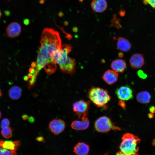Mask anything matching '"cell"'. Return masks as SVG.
Here are the masks:
<instances>
[{
  "mask_svg": "<svg viewBox=\"0 0 155 155\" xmlns=\"http://www.w3.org/2000/svg\"><path fill=\"white\" fill-rule=\"evenodd\" d=\"M40 42L36 62L32 64L28 75L30 79L28 84L29 88L34 84L37 76L42 69L43 68L49 75L55 72L57 68L53 57L56 52L61 48L59 33L51 28H45L41 35Z\"/></svg>",
  "mask_w": 155,
  "mask_h": 155,
  "instance_id": "1",
  "label": "cell"
},
{
  "mask_svg": "<svg viewBox=\"0 0 155 155\" xmlns=\"http://www.w3.org/2000/svg\"><path fill=\"white\" fill-rule=\"evenodd\" d=\"M72 49V47L70 45H62L61 48L56 52L53 57L54 61L59 65L61 71L71 75L75 73L76 66L75 61L68 56Z\"/></svg>",
  "mask_w": 155,
  "mask_h": 155,
  "instance_id": "2",
  "label": "cell"
},
{
  "mask_svg": "<svg viewBox=\"0 0 155 155\" xmlns=\"http://www.w3.org/2000/svg\"><path fill=\"white\" fill-rule=\"evenodd\" d=\"M122 142L119 146L120 151L117 154L131 155L138 154L139 148L137 144L141 140L133 134L126 133L122 137Z\"/></svg>",
  "mask_w": 155,
  "mask_h": 155,
  "instance_id": "3",
  "label": "cell"
},
{
  "mask_svg": "<svg viewBox=\"0 0 155 155\" xmlns=\"http://www.w3.org/2000/svg\"><path fill=\"white\" fill-rule=\"evenodd\" d=\"M89 98L98 107H105L111 97L107 90L98 87H93L88 91Z\"/></svg>",
  "mask_w": 155,
  "mask_h": 155,
  "instance_id": "4",
  "label": "cell"
},
{
  "mask_svg": "<svg viewBox=\"0 0 155 155\" xmlns=\"http://www.w3.org/2000/svg\"><path fill=\"white\" fill-rule=\"evenodd\" d=\"M94 127L96 131L102 133L106 132L111 130H121V129L115 126L109 118L105 116L102 117L96 120Z\"/></svg>",
  "mask_w": 155,
  "mask_h": 155,
  "instance_id": "5",
  "label": "cell"
},
{
  "mask_svg": "<svg viewBox=\"0 0 155 155\" xmlns=\"http://www.w3.org/2000/svg\"><path fill=\"white\" fill-rule=\"evenodd\" d=\"M90 102L81 100L74 103L73 109L76 115L79 117H86L88 110Z\"/></svg>",
  "mask_w": 155,
  "mask_h": 155,
  "instance_id": "6",
  "label": "cell"
},
{
  "mask_svg": "<svg viewBox=\"0 0 155 155\" xmlns=\"http://www.w3.org/2000/svg\"><path fill=\"white\" fill-rule=\"evenodd\" d=\"M65 126V123L63 120L55 119L50 122L49 125V127L52 133L57 135L64 131Z\"/></svg>",
  "mask_w": 155,
  "mask_h": 155,
  "instance_id": "7",
  "label": "cell"
},
{
  "mask_svg": "<svg viewBox=\"0 0 155 155\" xmlns=\"http://www.w3.org/2000/svg\"><path fill=\"white\" fill-rule=\"evenodd\" d=\"M118 98L122 100H127L133 98V91L127 86H123L117 88L115 92Z\"/></svg>",
  "mask_w": 155,
  "mask_h": 155,
  "instance_id": "8",
  "label": "cell"
},
{
  "mask_svg": "<svg viewBox=\"0 0 155 155\" xmlns=\"http://www.w3.org/2000/svg\"><path fill=\"white\" fill-rule=\"evenodd\" d=\"M6 33L7 36L10 38H14L18 36L21 32V28L18 23L14 22L9 24L7 27Z\"/></svg>",
  "mask_w": 155,
  "mask_h": 155,
  "instance_id": "9",
  "label": "cell"
},
{
  "mask_svg": "<svg viewBox=\"0 0 155 155\" xmlns=\"http://www.w3.org/2000/svg\"><path fill=\"white\" fill-rule=\"evenodd\" d=\"M144 59L143 55L140 53H135L131 57L129 64L131 68L135 69L140 68L144 65Z\"/></svg>",
  "mask_w": 155,
  "mask_h": 155,
  "instance_id": "10",
  "label": "cell"
},
{
  "mask_svg": "<svg viewBox=\"0 0 155 155\" xmlns=\"http://www.w3.org/2000/svg\"><path fill=\"white\" fill-rule=\"evenodd\" d=\"M20 144L19 141H12L0 140V146L11 151L13 155L17 154V148Z\"/></svg>",
  "mask_w": 155,
  "mask_h": 155,
  "instance_id": "11",
  "label": "cell"
},
{
  "mask_svg": "<svg viewBox=\"0 0 155 155\" xmlns=\"http://www.w3.org/2000/svg\"><path fill=\"white\" fill-rule=\"evenodd\" d=\"M118 76L117 72L113 70H108L105 72L102 78L107 84L112 85L117 82Z\"/></svg>",
  "mask_w": 155,
  "mask_h": 155,
  "instance_id": "12",
  "label": "cell"
},
{
  "mask_svg": "<svg viewBox=\"0 0 155 155\" xmlns=\"http://www.w3.org/2000/svg\"><path fill=\"white\" fill-rule=\"evenodd\" d=\"M89 121L86 117H82V120L75 121L71 124L72 128L77 130H82L86 129L89 125Z\"/></svg>",
  "mask_w": 155,
  "mask_h": 155,
  "instance_id": "13",
  "label": "cell"
},
{
  "mask_svg": "<svg viewBox=\"0 0 155 155\" xmlns=\"http://www.w3.org/2000/svg\"><path fill=\"white\" fill-rule=\"evenodd\" d=\"M91 6L94 11L101 13L106 9L107 3L105 0H93L91 3Z\"/></svg>",
  "mask_w": 155,
  "mask_h": 155,
  "instance_id": "14",
  "label": "cell"
},
{
  "mask_svg": "<svg viewBox=\"0 0 155 155\" xmlns=\"http://www.w3.org/2000/svg\"><path fill=\"white\" fill-rule=\"evenodd\" d=\"M126 67L125 61L123 59H117L113 61L111 67L113 70L117 73H122L124 71Z\"/></svg>",
  "mask_w": 155,
  "mask_h": 155,
  "instance_id": "15",
  "label": "cell"
},
{
  "mask_svg": "<svg viewBox=\"0 0 155 155\" xmlns=\"http://www.w3.org/2000/svg\"><path fill=\"white\" fill-rule=\"evenodd\" d=\"M73 151L76 154L86 155L88 154L89 151V146L83 142H79L73 148Z\"/></svg>",
  "mask_w": 155,
  "mask_h": 155,
  "instance_id": "16",
  "label": "cell"
},
{
  "mask_svg": "<svg viewBox=\"0 0 155 155\" xmlns=\"http://www.w3.org/2000/svg\"><path fill=\"white\" fill-rule=\"evenodd\" d=\"M117 46L120 51L126 52L131 49V45L128 40L124 38L119 37L117 42Z\"/></svg>",
  "mask_w": 155,
  "mask_h": 155,
  "instance_id": "17",
  "label": "cell"
},
{
  "mask_svg": "<svg viewBox=\"0 0 155 155\" xmlns=\"http://www.w3.org/2000/svg\"><path fill=\"white\" fill-rule=\"evenodd\" d=\"M8 95L12 100H16L19 99L22 94V90L18 86H15L11 87L9 90Z\"/></svg>",
  "mask_w": 155,
  "mask_h": 155,
  "instance_id": "18",
  "label": "cell"
},
{
  "mask_svg": "<svg viewBox=\"0 0 155 155\" xmlns=\"http://www.w3.org/2000/svg\"><path fill=\"white\" fill-rule=\"evenodd\" d=\"M137 101L142 103H148L150 100L151 95L147 91H143L138 93L136 97Z\"/></svg>",
  "mask_w": 155,
  "mask_h": 155,
  "instance_id": "19",
  "label": "cell"
},
{
  "mask_svg": "<svg viewBox=\"0 0 155 155\" xmlns=\"http://www.w3.org/2000/svg\"><path fill=\"white\" fill-rule=\"evenodd\" d=\"M120 21V19L117 18V14H114L113 15V18L111 20V24L109 26V27H115L118 29L122 28V26L121 24Z\"/></svg>",
  "mask_w": 155,
  "mask_h": 155,
  "instance_id": "20",
  "label": "cell"
},
{
  "mask_svg": "<svg viewBox=\"0 0 155 155\" xmlns=\"http://www.w3.org/2000/svg\"><path fill=\"white\" fill-rule=\"evenodd\" d=\"M1 133L3 137L9 139L12 136V130L10 127H6L2 128Z\"/></svg>",
  "mask_w": 155,
  "mask_h": 155,
  "instance_id": "21",
  "label": "cell"
},
{
  "mask_svg": "<svg viewBox=\"0 0 155 155\" xmlns=\"http://www.w3.org/2000/svg\"><path fill=\"white\" fill-rule=\"evenodd\" d=\"M10 122L7 118H5L3 119L1 122V126L3 128L6 127H8L10 125Z\"/></svg>",
  "mask_w": 155,
  "mask_h": 155,
  "instance_id": "22",
  "label": "cell"
},
{
  "mask_svg": "<svg viewBox=\"0 0 155 155\" xmlns=\"http://www.w3.org/2000/svg\"><path fill=\"white\" fill-rule=\"evenodd\" d=\"M137 73L139 77L142 79H145L147 77V75L142 70H139Z\"/></svg>",
  "mask_w": 155,
  "mask_h": 155,
  "instance_id": "23",
  "label": "cell"
},
{
  "mask_svg": "<svg viewBox=\"0 0 155 155\" xmlns=\"http://www.w3.org/2000/svg\"><path fill=\"white\" fill-rule=\"evenodd\" d=\"M148 3L152 7L155 9V0H147Z\"/></svg>",
  "mask_w": 155,
  "mask_h": 155,
  "instance_id": "24",
  "label": "cell"
},
{
  "mask_svg": "<svg viewBox=\"0 0 155 155\" xmlns=\"http://www.w3.org/2000/svg\"><path fill=\"white\" fill-rule=\"evenodd\" d=\"M37 141L40 142H44L45 141L44 139L42 136H40L37 137L36 139Z\"/></svg>",
  "mask_w": 155,
  "mask_h": 155,
  "instance_id": "25",
  "label": "cell"
},
{
  "mask_svg": "<svg viewBox=\"0 0 155 155\" xmlns=\"http://www.w3.org/2000/svg\"><path fill=\"white\" fill-rule=\"evenodd\" d=\"M119 104L123 108H125V104L123 100H120L119 102Z\"/></svg>",
  "mask_w": 155,
  "mask_h": 155,
  "instance_id": "26",
  "label": "cell"
},
{
  "mask_svg": "<svg viewBox=\"0 0 155 155\" xmlns=\"http://www.w3.org/2000/svg\"><path fill=\"white\" fill-rule=\"evenodd\" d=\"M125 12L123 9H121L119 12V15L121 17H123L125 16Z\"/></svg>",
  "mask_w": 155,
  "mask_h": 155,
  "instance_id": "27",
  "label": "cell"
},
{
  "mask_svg": "<svg viewBox=\"0 0 155 155\" xmlns=\"http://www.w3.org/2000/svg\"><path fill=\"white\" fill-rule=\"evenodd\" d=\"M149 111L152 113H155V107L154 106H151L149 108Z\"/></svg>",
  "mask_w": 155,
  "mask_h": 155,
  "instance_id": "28",
  "label": "cell"
},
{
  "mask_svg": "<svg viewBox=\"0 0 155 155\" xmlns=\"http://www.w3.org/2000/svg\"><path fill=\"white\" fill-rule=\"evenodd\" d=\"M30 23L29 20L28 19H25L24 20V23L26 25H28Z\"/></svg>",
  "mask_w": 155,
  "mask_h": 155,
  "instance_id": "29",
  "label": "cell"
},
{
  "mask_svg": "<svg viewBox=\"0 0 155 155\" xmlns=\"http://www.w3.org/2000/svg\"><path fill=\"white\" fill-rule=\"evenodd\" d=\"M4 148L0 146V155H3Z\"/></svg>",
  "mask_w": 155,
  "mask_h": 155,
  "instance_id": "30",
  "label": "cell"
},
{
  "mask_svg": "<svg viewBox=\"0 0 155 155\" xmlns=\"http://www.w3.org/2000/svg\"><path fill=\"white\" fill-rule=\"evenodd\" d=\"M22 118L24 120H26L28 118V116L27 115H24L22 116Z\"/></svg>",
  "mask_w": 155,
  "mask_h": 155,
  "instance_id": "31",
  "label": "cell"
},
{
  "mask_svg": "<svg viewBox=\"0 0 155 155\" xmlns=\"http://www.w3.org/2000/svg\"><path fill=\"white\" fill-rule=\"evenodd\" d=\"M72 30L73 32H78V29L77 27H75L73 28Z\"/></svg>",
  "mask_w": 155,
  "mask_h": 155,
  "instance_id": "32",
  "label": "cell"
},
{
  "mask_svg": "<svg viewBox=\"0 0 155 155\" xmlns=\"http://www.w3.org/2000/svg\"><path fill=\"white\" fill-rule=\"evenodd\" d=\"M154 115L153 113H149L148 115V116L150 118H152L154 117Z\"/></svg>",
  "mask_w": 155,
  "mask_h": 155,
  "instance_id": "33",
  "label": "cell"
},
{
  "mask_svg": "<svg viewBox=\"0 0 155 155\" xmlns=\"http://www.w3.org/2000/svg\"><path fill=\"white\" fill-rule=\"evenodd\" d=\"M63 13L61 11H60V12H59L58 14L59 16L60 17L63 16Z\"/></svg>",
  "mask_w": 155,
  "mask_h": 155,
  "instance_id": "34",
  "label": "cell"
},
{
  "mask_svg": "<svg viewBox=\"0 0 155 155\" xmlns=\"http://www.w3.org/2000/svg\"><path fill=\"white\" fill-rule=\"evenodd\" d=\"M45 0H40L39 2L40 4H42L44 3Z\"/></svg>",
  "mask_w": 155,
  "mask_h": 155,
  "instance_id": "35",
  "label": "cell"
},
{
  "mask_svg": "<svg viewBox=\"0 0 155 155\" xmlns=\"http://www.w3.org/2000/svg\"><path fill=\"white\" fill-rule=\"evenodd\" d=\"M64 24L65 26H67L68 24V23L67 22H64Z\"/></svg>",
  "mask_w": 155,
  "mask_h": 155,
  "instance_id": "36",
  "label": "cell"
},
{
  "mask_svg": "<svg viewBox=\"0 0 155 155\" xmlns=\"http://www.w3.org/2000/svg\"><path fill=\"white\" fill-rule=\"evenodd\" d=\"M2 91L1 89L0 88V97L2 96Z\"/></svg>",
  "mask_w": 155,
  "mask_h": 155,
  "instance_id": "37",
  "label": "cell"
},
{
  "mask_svg": "<svg viewBox=\"0 0 155 155\" xmlns=\"http://www.w3.org/2000/svg\"><path fill=\"white\" fill-rule=\"evenodd\" d=\"M84 0H79V2L82 3V2Z\"/></svg>",
  "mask_w": 155,
  "mask_h": 155,
  "instance_id": "38",
  "label": "cell"
},
{
  "mask_svg": "<svg viewBox=\"0 0 155 155\" xmlns=\"http://www.w3.org/2000/svg\"><path fill=\"white\" fill-rule=\"evenodd\" d=\"M1 113L0 111V119L1 118Z\"/></svg>",
  "mask_w": 155,
  "mask_h": 155,
  "instance_id": "39",
  "label": "cell"
},
{
  "mask_svg": "<svg viewBox=\"0 0 155 155\" xmlns=\"http://www.w3.org/2000/svg\"><path fill=\"white\" fill-rule=\"evenodd\" d=\"M1 12L0 11V18H1Z\"/></svg>",
  "mask_w": 155,
  "mask_h": 155,
  "instance_id": "40",
  "label": "cell"
}]
</instances>
